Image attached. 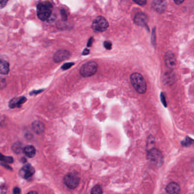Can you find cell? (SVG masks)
<instances>
[{"mask_svg": "<svg viewBox=\"0 0 194 194\" xmlns=\"http://www.w3.org/2000/svg\"><path fill=\"white\" fill-rule=\"evenodd\" d=\"M53 5L49 1H43L37 5V16L41 21H45L51 15Z\"/></svg>", "mask_w": 194, "mask_h": 194, "instance_id": "1", "label": "cell"}, {"mask_svg": "<svg viewBox=\"0 0 194 194\" xmlns=\"http://www.w3.org/2000/svg\"><path fill=\"white\" fill-rule=\"evenodd\" d=\"M147 159L150 163L157 167H161L164 162L163 155L157 148H152L148 150L147 153Z\"/></svg>", "mask_w": 194, "mask_h": 194, "instance_id": "2", "label": "cell"}, {"mask_svg": "<svg viewBox=\"0 0 194 194\" xmlns=\"http://www.w3.org/2000/svg\"><path fill=\"white\" fill-rule=\"evenodd\" d=\"M131 81L132 86L138 93L143 94L146 91V83L142 75L137 72L132 74L131 76Z\"/></svg>", "mask_w": 194, "mask_h": 194, "instance_id": "3", "label": "cell"}, {"mask_svg": "<svg viewBox=\"0 0 194 194\" xmlns=\"http://www.w3.org/2000/svg\"><path fill=\"white\" fill-rule=\"evenodd\" d=\"M98 65L95 62H89L84 64L81 67L80 73L83 77H90L97 72Z\"/></svg>", "mask_w": 194, "mask_h": 194, "instance_id": "4", "label": "cell"}, {"mask_svg": "<svg viewBox=\"0 0 194 194\" xmlns=\"http://www.w3.org/2000/svg\"><path fill=\"white\" fill-rule=\"evenodd\" d=\"M80 177L74 172H69L63 178L65 185L70 189L75 188L80 183Z\"/></svg>", "mask_w": 194, "mask_h": 194, "instance_id": "5", "label": "cell"}, {"mask_svg": "<svg viewBox=\"0 0 194 194\" xmlns=\"http://www.w3.org/2000/svg\"><path fill=\"white\" fill-rule=\"evenodd\" d=\"M108 26L107 20L101 16L96 18L92 24V29L96 32H103L107 29Z\"/></svg>", "mask_w": 194, "mask_h": 194, "instance_id": "6", "label": "cell"}, {"mask_svg": "<svg viewBox=\"0 0 194 194\" xmlns=\"http://www.w3.org/2000/svg\"><path fill=\"white\" fill-rule=\"evenodd\" d=\"M35 173L34 168L30 164H26L23 166L19 172V174L24 179H28L32 177Z\"/></svg>", "mask_w": 194, "mask_h": 194, "instance_id": "7", "label": "cell"}, {"mask_svg": "<svg viewBox=\"0 0 194 194\" xmlns=\"http://www.w3.org/2000/svg\"><path fill=\"white\" fill-rule=\"evenodd\" d=\"M148 18L147 16L142 12L137 13L134 17V22L138 26L143 27H148L147 23Z\"/></svg>", "mask_w": 194, "mask_h": 194, "instance_id": "8", "label": "cell"}, {"mask_svg": "<svg viewBox=\"0 0 194 194\" xmlns=\"http://www.w3.org/2000/svg\"><path fill=\"white\" fill-rule=\"evenodd\" d=\"M70 52L67 50H59L54 54L53 59L55 62L59 63L68 59L70 57Z\"/></svg>", "mask_w": 194, "mask_h": 194, "instance_id": "9", "label": "cell"}, {"mask_svg": "<svg viewBox=\"0 0 194 194\" xmlns=\"http://www.w3.org/2000/svg\"><path fill=\"white\" fill-rule=\"evenodd\" d=\"M166 66L170 69H174L176 66V59L174 54L171 51H167L165 56Z\"/></svg>", "mask_w": 194, "mask_h": 194, "instance_id": "10", "label": "cell"}, {"mask_svg": "<svg viewBox=\"0 0 194 194\" xmlns=\"http://www.w3.org/2000/svg\"><path fill=\"white\" fill-rule=\"evenodd\" d=\"M153 8L159 13H162L165 11L166 2L165 0H153L152 3Z\"/></svg>", "mask_w": 194, "mask_h": 194, "instance_id": "11", "label": "cell"}, {"mask_svg": "<svg viewBox=\"0 0 194 194\" xmlns=\"http://www.w3.org/2000/svg\"><path fill=\"white\" fill-rule=\"evenodd\" d=\"M26 101V98L25 97H19L17 98H14L12 99L9 103V106L10 108H19Z\"/></svg>", "mask_w": 194, "mask_h": 194, "instance_id": "12", "label": "cell"}, {"mask_svg": "<svg viewBox=\"0 0 194 194\" xmlns=\"http://www.w3.org/2000/svg\"><path fill=\"white\" fill-rule=\"evenodd\" d=\"M166 191L168 194H179L181 191V188L177 183L171 182L167 185Z\"/></svg>", "mask_w": 194, "mask_h": 194, "instance_id": "13", "label": "cell"}, {"mask_svg": "<svg viewBox=\"0 0 194 194\" xmlns=\"http://www.w3.org/2000/svg\"><path fill=\"white\" fill-rule=\"evenodd\" d=\"M32 128L36 133L40 134L43 133L45 127L42 122L38 121H35L32 124Z\"/></svg>", "mask_w": 194, "mask_h": 194, "instance_id": "14", "label": "cell"}, {"mask_svg": "<svg viewBox=\"0 0 194 194\" xmlns=\"http://www.w3.org/2000/svg\"><path fill=\"white\" fill-rule=\"evenodd\" d=\"M23 151L25 155L29 158L34 157L35 155V153H36L35 148L33 146H31V145L26 146L23 148Z\"/></svg>", "mask_w": 194, "mask_h": 194, "instance_id": "15", "label": "cell"}, {"mask_svg": "<svg viewBox=\"0 0 194 194\" xmlns=\"http://www.w3.org/2000/svg\"><path fill=\"white\" fill-rule=\"evenodd\" d=\"M9 72V64L6 60L1 59L0 72L2 75L7 74Z\"/></svg>", "mask_w": 194, "mask_h": 194, "instance_id": "16", "label": "cell"}, {"mask_svg": "<svg viewBox=\"0 0 194 194\" xmlns=\"http://www.w3.org/2000/svg\"><path fill=\"white\" fill-rule=\"evenodd\" d=\"M22 144L20 143H15L12 146L13 150L17 154H19L22 150Z\"/></svg>", "mask_w": 194, "mask_h": 194, "instance_id": "17", "label": "cell"}, {"mask_svg": "<svg viewBox=\"0 0 194 194\" xmlns=\"http://www.w3.org/2000/svg\"><path fill=\"white\" fill-rule=\"evenodd\" d=\"M165 81L166 82V84H171L172 83L171 81H174V76L172 74L171 72L167 73L165 76Z\"/></svg>", "mask_w": 194, "mask_h": 194, "instance_id": "18", "label": "cell"}, {"mask_svg": "<svg viewBox=\"0 0 194 194\" xmlns=\"http://www.w3.org/2000/svg\"><path fill=\"white\" fill-rule=\"evenodd\" d=\"M91 193V194H102L103 193L102 188L100 185H96L92 188Z\"/></svg>", "mask_w": 194, "mask_h": 194, "instance_id": "19", "label": "cell"}, {"mask_svg": "<svg viewBox=\"0 0 194 194\" xmlns=\"http://www.w3.org/2000/svg\"><path fill=\"white\" fill-rule=\"evenodd\" d=\"M1 160L2 162H5V163H12L14 161L13 158L12 157H8V156H4L2 154H1Z\"/></svg>", "mask_w": 194, "mask_h": 194, "instance_id": "20", "label": "cell"}, {"mask_svg": "<svg viewBox=\"0 0 194 194\" xmlns=\"http://www.w3.org/2000/svg\"><path fill=\"white\" fill-rule=\"evenodd\" d=\"M194 142V141L193 139H191V138H190L189 137H187L186 138V139L183 142H182V145H183V146H188L191 145L192 143H193Z\"/></svg>", "mask_w": 194, "mask_h": 194, "instance_id": "21", "label": "cell"}, {"mask_svg": "<svg viewBox=\"0 0 194 194\" xmlns=\"http://www.w3.org/2000/svg\"><path fill=\"white\" fill-rule=\"evenodd\" d=\"M60 14H61V17L64 21H67V13L66 12V10L64 9H62L60 10Z\"/></svg>", "mask_w": 194, "mask_h": 194, "instance_id": "22", "label": "cell"}, {"mask_svg": "<svg viewBox=\"0 0 194 194\" xmlns=\"http://www.w3.org/2000/svg\"><path fill=\"white\" fill-rule=\"evenodd\" d=\"M74 64V63H67L64 64L63 66H62V69L63 70H66L68 69L71 68L73 65Z\"/></svg>", "mask_w": 194, "mask_h": 194, "instance_id": "23", "label": "cell"}, {"mask_svg": "<svg viewBox=\"0 0 194 194\" xmlns=\"http://www.w3.org/2000/svg\"><path fill=\"white\" fill-rule=\"evenodd\" d=\"M135 3L140 6H143L146 4L147 0H133Z\"/></svg>", "mask_w": 194, "mask_h": 194, "instance_id": "24", "label": "cell"}, {"mask_svg": "<svg viewBox=\"0 0 194 194\" xmlns=\"http://www.w3.org/2000/svg\"><path fill=\"white\" fill-rule=\"evenodd\" d=\"M156 35H155V28H154L152 31L151 34V42L153 46H155V40H156Z\"/></svg>", "mask_w": 194, "mask_h": 194, "instance_id": "25", "label": "cell"}, {"mask_svg": "<svg viewBox=\"0 0 194 194\" xmlns=\"http://www.w3.org/2000/svg\"><path fill=\"white\" fill-rule=\"evenodd\" d=\"M104 46L107 50H110L112 48V44L110 41H105L104 42Z\"/></svg>", "mask_w": 194, "mask_h": 194, "instance_id": "26", "label": "cell"}, {"mask_svg": "<svg viewBox=\"0 0 194 194\" xmlns=\"http://www.w3.org/2000/svg\"><path fill=\"white\" fill-rule=\"evenodd\" d=\"M160 98H161V101L162 103H163V104L164 105L165 107H167V104H166V101L165 97L163 95V93H161L160 95Z\"/></svg>", "mask_w": 194, "mask_h": 194, "instance_id": "27", "label": "cell"}, {"mask_svg": "<svg viewBox=\"0 0 194 194\" xmlns=\"http://www.w3.org/2000/svg\"><path fill=\"white\" fill-rule=\"evenodd\" d=\"M7 1L8 0H0V6L1 9L5 6Z\"/></svg>", "mask_w": 194, "mask_h": 194, "instance_id": "28", "label": "cell"}, {"mask_svg": "<svg viewBox=\"0 0 194 194\" xmlns=\"http://www.w3.org/2000/svg\"><path fill=\"white\" fill-rule=\"evenodd\" d=\"M13 193L15 194H19L21 193V190L20 188H18L17 187H14L13 189Z\"/></svg>", "mask_w": 194, "mask_h": 194, "instance_id": "29", "label": "cell"}, {"mask_svg": "<svg viewBox=\"0 0 194 194\" xmlns=\"http://www.w3.org/2000/svg\"><path fill=\"white\" fill-rule=\"evenodd\" d=\"M93 41V38L92 37H91V38L89 40H88V43H87V46H88V47H91V46H92V45Z\"/></svg>", "mask_w": 194, "mask_h": 194, "instance_id": "30", "label": "cell"}, {"mask_svg": "<svg viewBox=\"0 0 194 194\" xmlns=\"http://www.w3.org/2000/svg\"><path fill=\"white\" fill-rule=\"evenodd\" d=\"M174 1L175 3L177 4V5H180V4H182L184 0H174Z\"/></svg>", "mask_w": 194, "mask_h": 194, "instance_id": "31", "label": "cell"}, {"mask_svg": "<svg viewBox=\"0 0 194 194\" xmlns=\"http://www.w3.org/2000/svg\"><path fill=\"white\" fill-rule=\"evenodd\" d=\"M90 53V50L88 49H84V50L83 52V55H88V54Z\"/></svg>", "mask_w": 194, "mask_h": 194, "instance_id": "32", "label": "cell"}, {"mask_svg": "<svg viewBox=\"0 0 194 194\" xmlns=\"http://www.w3.org/2000/svg\"><path fill=\"white\" fill-rule=\"evenodd\" d=\"M34 193L37 194V192H35V191H31V192H29V194H34Z\"/></svg>", "mask_w": 194, "mask_h": 194, "instance_id": "33", "label": "cell"}, {"mask_svg": "<svg viewBox=\"0 0 194 194\" xmlns=\"http://www.w3.org/2000/svg\"><path fill=\"white\" fill-rule=\"evenodd\" d=\"M41 91H35L33 92H34V94H36V93H37L38 92H40Z\"/></svg>", "mask_w": 194, "mask_h": 194, "instance_id": "34", "label": "cell"}]
</instances>
